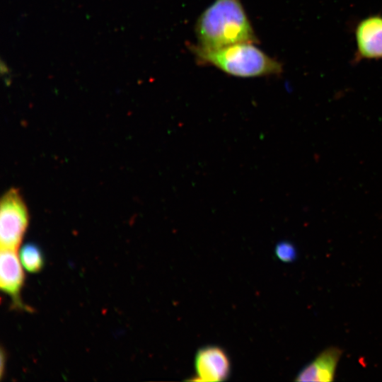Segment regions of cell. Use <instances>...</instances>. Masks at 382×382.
<instances>
[{"label": "cell", "instance_id": "cell-1", "mask_svg": "<svg viewBox=\"0 0 382 382\" xmlns=\"http://www.w3.org/2000/svg\"><path fill=\"white\" fill-rule=\"evenodd\" d=\"M197 45L215 50L258 39L241 0H215L198 17Z\"/></svg>", "mask_w": 382, "mask_h": 382}, {"label": "cell", "instance_id": "cell-2", "mask_svg": "<svg viewBox=\"0 0 382 382\" xmlns=\"http://www.w3.org/2000/svg\"><path fill=\"white\" fill-rule=\"evenodd\" d=\"M199 63L214 66L236 77L251 78L279 74L282 64L270 57L255 43L243 42L215 50L197 45L189 47Z\"/></svg>", "mask_w": 382, "mask_h": 382}, {"label": "cell", "instance_id": "cell-3", "mask_svg": "<svg viewBox=\"0 0 382 382\" xmlns=\"http://www.w3.org/2000/svg\"><path fill=\"white\" fill-rule=\"evenodd\" d=\"M28 224V211L20 193L16 189L9 190L1 202V248L16 250L23 239Z\"/></svg>", "mask_w": 382, "mask_h": 382}, {"label": "cell", "instance_id": "cell-4", "mask_svg": "<svg viewBox=\"0 0 382 382\" xmlns=\"http://www.w3.org/2000/svg\"><path fill=\"white\" fill-rule=\"evenodd\" d=\"M195 381H222L231 372V363L225 351L209 345L199 349L195 358Z\"/></svg>", "mask_w": 382, "mask_h": 382}, {"label": "cell", "instance_id": "cell-5", "mask_svg": "<svg viewBox=\"0 0 382 382\" xmlns=\"http://www.w3.org/2000/svg\"><path fill=\"white\" fill-rule=\"evenodd\" d=\"M21 265L20 259L16 253V250L1 248V289L12 299L13 303L17 307L23 308L20 300V292L24 282V274Z\"/></svg>", "mask_w": 382, "mask_h": 382}, {"label": "cell", "instance_id": "cell-6", "mask_svg": "<svg viewBox=\"0 0 382 382\" xmlns=\"http://www.w3.org/2000/svg\"><path fill=\"white\" fill-rule=\"evenodd\" d=\"M341 355L342 350L339 347L326 348L301 369L295 381L301 382L332 381Z\"/></svg>", "mask_w": 382, "mask_h": 382}, {"label": "cell", "instance_id": "cell-7", "mask_svg": "<svg viewBox=\"0 0 382 382\" xmlns=\"http://www.w3.org/2000/svg\"><path fill=\"white\" fill-rule=\"evenodd\" d=\"M357 55L364 59L382 58V17L370 16L356 29Z\"/></svg>", "mask_w": 382, "mask_h": 382}, {"label": "cell", "instance_id": "cell-8", "mask_svg": "<svg viewBox=\"0 0 382 382\" xmlns=\"http://www.w3.org/2000/svg\"><path fill=\"white\" fill-rule=\"evenodd\" d=\"M19 258L24 269L30 273L39 272L45 265L42 251L33 243H27L21 247Z\"/></svg>", "mask_w": 382, "mask_h": 382}, {"label": "cell", "instance_id": "cell-9", "mask_svg": "<svg viewBox=\"0 0 382 382\" xmlns=\"http://www.w3.org/2000/svg\"><path fill=\"white\" fill-rule=\"evenodd\" d=\"M276 257L283 262H292L297 258L298 253L294 245L286 241L278 243L274 248Z\"/></svg>", "mask_w": 382, "mask_h": 382}]
</instances>
